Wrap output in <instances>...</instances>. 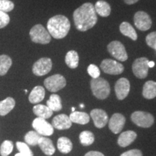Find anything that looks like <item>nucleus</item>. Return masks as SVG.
<instances>
[{
  "mask_svg": "<svg viewBox=\"0 0 156 156\" xmlns=\"http://www.w3.org/2000/svg\"><path fill=\"white\" fill-rule=\"evenodd\" d=\"M73 20L75 28L81 32H85L93 28L98 21L94 5L90 2L82 5L74 11Z\"/></svg>",
  "mask_w": 156,
  "mask_h": 156,
  "instance_id": "nucleus-1",
  "label": "nucleus"
},
{
  "mask_svg": "<svg viewBox=\"0 0 156 156\" xmlns=\"http://www.w3.org/2000/svg\"><path fill=\"white\" fill-rule=\"evenodd\" d=\"M70 22L67 17L57 15L48 20L47 29L51 36L55 39H62L67 36L70 30Z\"/></svg>",
  "mask_w": 156,
  "mask_h": 156,
  "instance_id": "nucleus-2",
  "label": "nucleus"
},
{
  "mask_svg": "<svg viewBox=\"0 0 156 156\" xmlns=\"http://www.w3.org/2000/svg\"><path fill=\"white\" fill-rule=\"evenodd\" d=\"M90 88L93 95L100 100H104L110 95V85L108 81L102 77L92 79L90 81Z\"/></svg>",
  "mask_w": 156,
  "mask_h": 156,
  "instance_id": "nucleus-3",
  "label": "nucleus"
},
{
  "mask_svg": "<svg viewBox=\"0 0 156 156\" xmlns=\"http://www.w3.org/2000/svg\"><path fill=\"white\" fill-rule=\"evenodd\" d=\"M30 38L34 43L40 44H48L51 41V36L48 31L42 25H35L29 33Z\"/></svg>",
  "mask_w": 156,
  "mask_h": 156,
  "instance_id": "nucleus-4",
  "label": "nucleus"
},
{
  "mask_svg": "<svg viewBox=\"0 0 156 156\" xmlns=\"http://www.w3.org/2000/svg\"><path fill=\"white\" fill-rule=\"evenodd\" d=\"M44 86L48 91L56 93L60 90L63 89L67 85L65 77L59 74H56L50 76L44 80Z\"/></svg>",
  "mask_w": 156,
  "mask_h": 156,
  "instance_id": "nucleus-5",
  "label": "nucleus"
},
{
  "mask_svg": "<svg viewBox=\"0 0 156 156\" xmlns=\"http://www.w3.org/2000/svg\"><path fill=\"white\" fill-rule=\"evenodd\" d=\"M107 49L109 54L119 61L125 62L127 60V52L122 42L119 41H113L108 44Z\"/></svg>",
  "mask_w": 156,
  "mask_h": 156,
  "instance_id": "nucleus-6",
  "label": "nucleus"
},
{
  "mask_svg": "<svg viewBox=\"0 0 156 156\" xmlns=\"http://www.w3.org/2000/svg\"><path fill=\"white\" fill-rule=\"evenodd\" d=\"M131 119L136 125L140 127L149 128L154 124V117L148 112L137 111L132 113Z\"/></svg>",
  "mask_w": 156,
  "mask_h": 156,
  "instance_id": "nucleus-7",
  "label": "nucleus"
},
{
  "mask_svg": "<svg viewBox=\"0 0 156 156\" xmlns=\"http://www.w3.org/2000/svg\"><path fill=\"white\" fill-rule=\"evenodd\" d=\"M101 68L103 73L112 75H118L124 71V67L122 64L115 60L106 58L101 64Z\"/></svg>",
  "mask_w": 156,
  "mask_h": 156,
  "instance_id": "nucleus-8",
  "label": "nucleus"
},
{
  "mask_svg": "<svg viewBox=\"0 0 156 156\" xmlns=\"http://www.w3.org/2000/svg\"><path fill=\"white\" fill-rule=\"evenodd\" d=\"M148 62L149 60L146 57L137 58L134 60L132 64V72L136 77L139 79L147 77L149 70Z\"/></svg>",
  "mask_w": 156,
  "mask_h": 156,
  "instance_id": "nucleus-9",
  "label": "nucleus"
},
{
  "mask_svg": "<svg viewBox=\"0 0 156 156\" xmlns=\"http://www.w3.org/2000/svg\"><path fill=\"white\" fill-rule=\"evenodd\" d=\"M52 69V61L50 58H39L33 65V73L36 76H44L50 73Z\"/></svg>",
  "mask_w": 156,
  "mask_h": 156,
  "instance_id": "nucleus-10",
  "label": "nucleus"
},
{
  "mask_svg": "<svg viewBox=\"0 0 156 156\" xmlns=\"http://www.w3.org/2000/svg\"><path fill=\"white\" fill-rule=\"evenodd\" d=\"M134 23L136 28L142 31L149 30L153 23L150 15L144 11H138L134 14Z\"/></svg>",
  "mask_w": 156,
  "mask_h": 156,
  "instance_id": "nucleus-11",
  "label": "nucleus"
},
{
  "mask_svg": "<svg viewBox=\"0 0 156 156\" xmlns=\"http://www.w3.org/2000/svg\"><path fill=\"white\" fill-rule=\"evenodd\" d=\"M33 127L35 131L43 136H51L54 133V127L45 119L37 117L33 122Z\"/></svg>",
  "mask_w": 156,
  "mask_h": 156,
  "instance_id": "nucleus-12",
  "label": "nucleus"
},
{
  "mask_svg": "<svg viewBox=\"0 0 156 156\" xmlns=\"http://www.w3.org/2000/svg\"><path fill=\"white\" fill-rule=\"evenodd\" d=\"M115 93L119 100H124L127 96L130 90V83L126 78L119 79L115 84Z\"/></svg>",
  "mask_w": 156,
  "mask_h": 156,
  "instance_id": "nucleus-13",
  "label": "nucleus"
},
{
  "mask_svg": "<svg viewBox=\"0 0 156 156\" xmlns=\"http://www.w3.org/2000/svg\"><path fill=\"white\" fill-rule=\"evenodd\" d=\"M126 119L124 116L122 114H113L112 118L110 119L108 122V127L109 129L112 131L114 134H118L122 132V129L124 128V124H125Z\"/></svg>",
  "mask_w": 156,
  "mask_h": 156,
  "instance_id": "nucleus-14",
  "label": "nucleus"
},
{
  "mask_svg": "<svg viewBox=\"0 0 156 156\" xmlns=\"http://www.w3.org/2000/svg\"><path fill=\"white\" fill-rule=\"evenodd\" d=\"M90 116L93 119L95 126L97 128L104 127L108 122V114L102 109L95 108L91 111Z\"/></svg>",
  "mask_w": 156,
  "mask_h": 156,
  "instance_id": "nucleus-15",
  "label": "nucleus"
},
{
  "mask_svg": "<svg viewBox=\"0 0 156 156\" xmlns=\"http://www.w3.org/2000/svg\"><path fill=\"white\" fill-rule=\"evenodd\" d=\"M72 122L69 116L66 114H59L56 116L52 120V124L54 128L59 130L68 129L72 126Z\"/></svg>",
  "mask_w": 156,
  "mask_h": 156,
  "instance_id": "nucleus-16",
  "label": "nucleus"
},
{
  "mask_svg": "<svg viewBox=\"0 0 156 156\" xmlns=\"http://www.w3.org/2000/svg\"><path fill=\"white\" fill-rule=\"evenodd\" d=\"M136 138V133L134 131H131V130H129V131L124 132L122 133L119 136L118 138V145L120 147H127L133 142Z\"/></svg>",
  "mask_w": 156,
  "mask_h": 156,
  "instance_id": "nucleus-17",
  "label": "nucleus"
},
{
  "mask_svg": "<svg viewBox=\"0 0 156 156\" xmlns=\"http://www.w3.org/2000/svg\"><path fill=\"white\" fill-rule=\"evenodd\" d=\"M38 145L40 147L41 151H43L45 155L51 156L54 155L55 153V147H54L53 142L50 139L45 136H41V139L39 140Z\"/></svg>",
  "mask_w": 156,
  "mask_h": 156,
  "instance_id": "nucleus-18",
  "label": "nucleus"
},
{
  "mask_svg": "<svg viewBox=\"0 0 156 156\" xmlns=\"http://www.w3.org/2000/svg\"><path fill=\"white\" fill-rule=\"evenodd\" d=\"M45 98V89L42 86H36L32 90L29 95V101L31 103H38L44 100Z\"/></svg>",
  "mask_w": 156,
  "mask_h": 156,
  "instance_id": "nucleus-19",
  "label": "nucleus"
},
{
  "mask_svg": "<svg viewBox=\"0 0 156 156\" xmlns=\"http://www.w3.org/2000/svg\"><path fill=\"white\" fill-rule=\"evenodd\" d=\"M95 10L98 15L103 17H108L111 14V6L104 0H99L94 5Z\"/></svg>",
  "mask_w": 156,
  "mask_h": 156,
  "instance_id": "nucleus-20",
  "label": "nucleus"
},
{
  "mask_svg": "<svg viewBox=\"0 0 156 156\" xmlns=\"http://www.w3.org/2000/svg\"><path fill=\"white\" fill-rule=\"evenodd\" d=\"M142 95L146 99H153L156 97V82L149 80L144 84Z\"/></svg>",
  "mask_w": 156,
  "mask_h": 156,
  "instance_id": "nucleus-21",
  "label": "nucleus"
},
{
  "mask_svg": "<svg viewBox=\"0 0 156 156\" xmlns=\"http://www.w3.org/2000/svg\"><path fill=\"white\" fill-rule=\"evenodd\" d=\"M119 30L121 34L126 37L131 38L132 41L137 40V34L136 30L132 27V25L128 22H123L121 23L119 26Z\"/></svg>",
  "mask_w": 156,
  "mask_h": 156,
  "instance_id": "nucleus-22",
  "label": "nucleus"
},
{
  "mask_svg": "<svg viewBox=\"0 0 156 156\" xmlns=\"http://www.w3.org/2000/svg\"><path fill=\"white\" fill-rule=\"evenodd\" d=\"M15 101L14 98L8 97L0 101V116H6L15 108Z\"/></svg>",
  "mask_w": 156,
  "mask_h": 156,
  "instance_id": "nucleus-23",
  "label": "nucleus"
},
{
  "mask_svg": "<svg viewBox=\"0 0 156 156\" xmlns=\"http://www.w3.org/2000/svg\"><path fill=\"white\" fill-rule=\"evenodd\" d=\"M33 112L38 117L45 119L50 118L53 114V111L51 110L47 106L42 104L36 105L33 108Z\"/></svg>",
  "mask_w": 156,
  "mask_h": 156,
  "instance_id": "nucleus-24",
  "label": "nucleus"
},
{
  "mask_svg": "<svg viewBox=\"0 0 156 156\" xmlns=\"http://www.w3.org/2000/svg\"><path fill=\"white\" fill-rule=\"evenodd\" d=\"M72 122L79 124H86L90 122V116L87 113L81 112H74L69 115Z\"/></svg>",
  "mask_w": 156,
  "mask_h": 156,
  "instance_id": "nucleus-25",
  "label": "nucleus"
},
{
  "mask_svg": "<svg viewBox=\"0 0 156 156\" xmlns=\"http://www.w3.org/2000/svg\"><path fill=\"white\" fill-rule=\"evenodd\" d=\"M65 63L71 69H76L79 64V55L76 51L71 50L65 56Z\"/></svg>",
  "mask_w": 156,
  "mask_h": 156,
  "instance_id": "nucleus-26",
  "label": "nucleus"
},
{
  "mask_svg": "<svg viewBox=\"0 0 156 156\" xmlns=\"http://www.w3.org/2000/svg\"><path fill=\"white\" fill-rule=\"evenodd\" d=\"M57 148L62 153L67 154L73 150V143L69 138L62 136L57 141Z\"/></svg>",
  "mask_w": 156,
  "mask_h": 156,
  "instance_id": "nucleus-27",
  "label": "nucleus"
},
{
  "mask_svg": "<svg viewBox=\"0 0 156 156\" xmlns=\"http://www.w3.org/2000/svg\"><path fill=\"white\" fill-rule=\"evenodd\" d=\"M46 106L53 112H58L62 110V104L61 98L57 94L51 95L49 99L46 102Z\"/></svg>",
  "mask_w": 156,
  "mask_h": 156,
  "instance_id": "nucleus-28",
  "label": "nucleus"
},
{
  "mask_svg": "<svg viewBox=\"0 0 156 156\" xmlns=\"http://www.w3.org/2000/svg\"><path fill=\"white\" fill-rule=\"evenodd\" d=\"M12 60L8 55L2 54L0 55V76H4L10 69Z\"/></svg>",
  "mask_w": 156,
  "mask_h": 156,
  "instance_id": "nucleus-29",
  "label": "nucleus"
},
{
  "mask_svg": "<svg viewBox=\"0 0 156 156\" xmlns=\"http://www.w3.org/2000/svg\"><path fill=\"white\" fill-rule=\"evenodd\" d=\"M41 137V135L37 132L30 131L25 135V141L27 145L35 146L38 145Z\"/></svg>",
  "mask_w": 156,
  "mask_h": 156,
  "instance_id": "nucleus-30",
  "label": "nucleus"
},
{
  "mask_svg": "<svg viewBox=\"0 0 156 156\" xmlns=\"http://www.w3.org/2000/svg\"><path fill=\"white\" fill-rule=\"evenodd\" d=\"M80 143L84 146L92 145L95 141V136L90 131H83L80 134L79 136Z\"/></svg>",
  "mask_w": 156,
  "mask_h": 156,
  "instance_id": "nucleus-31",
  "label": "nucleus"
},
{
  "mask_svg": "<svg viewBox=\"0 0 156 156\" xmlns=\"http://www.w3.org/2000/svg\"><path fill=\"white\" fill-rule=\"evenodd\" d=\"M13 150V142L10 140H5L0 147V154L2 156H8Z\"/></svg>",
  "mask_w": 156,
  "mask_h": 156,
  "instance_id": "nucleus-32",
  "label": "nucleus"
},
{
  "mask_svg": "<svg viewBox=\"0 0 156 156\" xmlns=\"http://www.w3.org/2000/svg\"><path fill=\"white\" fill-rule=\"evenodd\" d=\"M15 8V5L10 0H0V11L9 12Z\"/></svg>",
  "mask_w": 156,
  "mask_h": 156,
  "instance_id": "nucleus-33",
  "label": "nucleus"
},
{
  "mask_svg": "<svg viewBox=\"0 0 156 156\" xmlns=\"http://www.w3.org/2000/svg\"><path fill=\"white\" fill-rule=\"evenodd\" d=\"M16 147L20 153H23L28 156H34V153H33V152L31 151L30 147H28V145L26 143L22 142H17Z\"/></svg>",
  "mask_w": 156,
  "mask_h": 156,
  "instance_id": "nucleus-34",
  "label": "nucleus"
},
{
  "mask_svg": "<svg viewBox=\"0 0 156 156\" xmlns=\"http://www.w3.org/2000/svg\"><path fill=\"white\" fill-rule=\"evenodd\" d=\"M87 73L89 74L90 76L93 78V79H96V78L100 77L101 71L100 69L97 67L95 64H90L87 69Z\"/></svg>",
  "mask_w": 156,
  "mask_h": 156,
  "instance_id": "nucleus-35",
  "label": "nucleus"
},
{
  "mask_svg": "<svg viewBox=\"0 0 156 156\" xmlns=\"http://www.w3.org/2000/svg\"><path fill=\"white\" fill-rule=\"evenodd\" d=\"M146 44L149 47L155 50L156 48V31L152 32L146 36L145 38Z\"/></svg>",
  "mask_w": 156,
  "mask_h": 156,
  "instance_id": "nucleus-36",
  "label": "nucleus"
},
{
  "mask_svg": "<svg viewBox=\"0 0 156 156\" xmlns=\"http://www.w3.org/2000/svg\"><path fill=\"white\" fill-rule=\"evenodd\" d=\"M10 22V17L7 13L0 11V29L5 28Z\"/></svg>",
  "mask_w": 156,
  "mask_h": 156,
  "instance_id": "nucleus-37",
  "label": "nucleus"
},
{
  "mask_svg": "<svg viewBox=\"0 0 156 156\" xmlns=\"http://www.w3.org/2000/svg\"><path fill=\"white\" fill-rule=\"evenodd\" d=\"M120 156H142V153L140 150L134 149L122 153Z\"/></svg>",
  "mask_w": 156,
  "mask_h": 156,
  "instance_id": "nucleus-38",
  "label": "nucleus"
},
{
  "mask_svg": "<svg viewBox=\"0 0 156 156\" xmlns=\"http://www.w3.org/2000/svg\"><path fill=\"white\" fill-rule=\"evenodd\" d=\"M85 156H104V155L101 152L98 151H90L85 154Z\"/></svg>",
  "mask_w": 156,
  "mask_h": 156,
  "instance_id": "nucleus-39",
  "label": "nucleus"
},
{
  "mask_svg": "<svg viewBox=\"0 0 156 156\" xmlns=\"http://www.w3.org/2000/svg\"><path fill=\"white\" fill-rule=\"evenodd\" d=\"M138 1H139V0H124V2H125L126 5H134V4L137 2Z\"/></svg>",
  "mask_w": 156,
  "mask_h": 156,
  "instance_id": "nucleus-40",
  "label": "nucleus"
},
{
  "mask_svg": "<svg viewBox=\"0 0 156 156\" xmlns=\"http://www.w3.org/2000/svg\"><path fill=\"white\" fill-rule=\"evenodd\" d=\"M148 66H149V68H152V67H153L154 66H155V62H150L149 61V62H148Z\"/></svg>",
  "mask_w": 156,
  "mask_h": 156,
  "instance_id": "nucleus-41",
  "label": "nucleus"
},
{
  "mask_svg": "<svg viewBox=\"0 0 156 156\" xmlns=\"http://www.w3.org/2000/svg\"><path fill=\"white\" fill-rule=\"evenodd\" d=\"M15 156H28V155H24V154H23V153H17V154H15Z\"/></svg>",
  "mask_w": 156,
  "mask_h": 156,
  "instance_id": "nucleus-42",
  "label": "nucleus"
},
{
  "mask_svg": "<svg viewBox=\"0 0 156 156\" xmlns=\"http://www.w3.org/2000/svg\"><path fill=\"white\" fill-rule=\"evenodd\" d=\"M75 108H74V107H73V108H72V112H75Z\"/></svg>",
  "mask_w": 156,
  "mask_h": 156,
  "instance_id": "nucleus-43",
  "label": "nucleus"
},
{
  "mask_svg": "<svg viewBox=\"0 0 156 156\" xmlns=\"http://www.w3.org/2000/svg\"><path fill=\"white\" fill-rule=\"evenodd\" d=\"M80 108H84V105L83 104L80 105Z\"/></svg>",
  "mask_w": 156,
  "mask_h": 156,
  "instance_id": "nucleus-44",
  "label": "nucleus"
},
{
  "mask_svg": "<svg viewBox=\"0 0 156 156\" xmlns=\"http://www.w3.org/2000/svg\"><path fill=\"white\" fill-rule=\"evenodd\" d=\"M155 51H156V48H155Z\"/></svg>",
  "mask_w": 156,
  "mask_h": 156,
  "instance_id": "nucleus-45",
  "label": "nucleus"
}]
</instances>
